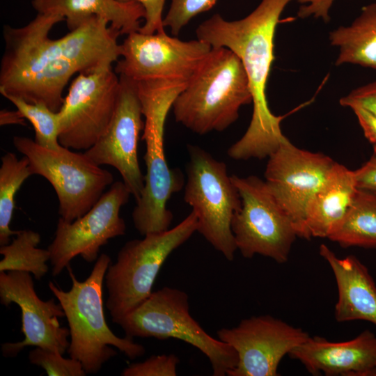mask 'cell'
<instances>
[{"label":"cell","mask_w":376,"mask_h":376,"mask_svg":"<svg viewBox=\"0 0 376 376\" xmlns=\"http://www.w3.org/2000/svg\"><path fill=\"white\" fill-rule=\"evenodd\" d=\"M179 358L173 354L153 355L125 368L123 376H176Z\"/></svg>","instance_id":"29"},{"label":"cell","mask_w":376,"mask_h":376,"mask_svg":"<svg viewBox=\"0 0 376 376\" xmlns=\"http://www.w3.org/2000/svg\"><path fill=\"white\" fill-rule=\"evenodd\" d=\"M358 122L367 140L372 144L373 152H376V115L361 107H353Z\"/></svg>","instance_id":"34"},{"label":"cell","mask_w":376,"mask_h":376,"mask_svg":"<svg viewBox=\"0 0 376 376\" xmlns=\"http://www.w3.org/2000/svg\"><path fill=\"white\" fill-rule=\"evenodd\" d=\"M252 102L249 79L240 58L226 47L210 52L175 97V120L203 135L222 132L235 123L240 109Z\"/></svg>","instance_id":"4"},{"label":"cell","mask_w":376,"mask_h":376,"mask_svg":"<svg viewBox=\"0 0 376 376\" xmlns=\"http://www.w3.org/2000/svg\"><path fill=\"white\" fill-rule=\"evenodd\" d=\"M21 113L23 117L33 125L35 142L44 148L58 150L62 145L59 143L60 114L51 110L43 104L29 103L20 97L3 94Z\"/></svg>","instance_id":"26"},{"label":"cell","mask_w":376,"mask_h":376,"mask_svg":"<svg viewBox=\"0 0 376 376\" xmlns=\"http://www.w3.org/2000/svg\"><path fill=\"white\" fill-rule=\"evenodd\" d=\"M130 195L123 182H113L83 216L72 222L59 217L54 238L47 248L53 276L60 274L78 256L88 263L94 262L101 246L110 239L125 235L126 224L120 211Z\"/></svg>","instance_id":"12"},{"label":"cell","mask_w":376,"mask_h":376,"mask_svg":"<svg viewBox=\"0 0 376 376\" xmlns=\"http://www.w3.org/2000/svg\"><path fill=\"white\" fill-rule=\"evenodd\" d=\"M37 13H55L66 21L70 31L85 19L97 16L105 19L120 35L139 31L141 19L146 17L144 8L134 1L118 0H32Z\"/></svg>","instance_id":"21"},{"label":"cell","mask_w":376,"mask_h":376,"mask_svg":"<svg viewBox=\"0 0 376 376\" xmlns=\"http://www.w3.org/2000/svg\"><path fill=\"white\" fill-rule=\"evenodd\" d=\"M0 302L5 306L16 304L22 313V332L24 339L1 345L6 357H16L24 347L35 346L62 354L70 342L69 329L62 327L59 318L65 316L61 305L54 299H40L30 273L19 271L0 272Z\"/></svg>","instance_id":"17"},{"label":"cell","mask_w":376,"mask_h":376,"mask_svg":"<svg viewBox=\"0 0 376 376\" xmlns=\"http://www.w3.org/2000/svg\"><path fill=\"white\" fill-rule=\"evenodd\" d=\"M265 182L291 219L298 237L307 239L306 219L310 203L334 166L329 156L294 146L288 139L269 157Z\"/></svg>","instance_id":"13"},{"label":"cell","mask_w":376,"mask_h":376,"mask_svg":"<svg viewBox=\"0 0 376 376\" xmlns=\"http://www.w3.org/2000/svg\"><path fill=\"white\" fill-rule=\"evenodd\" d=\"M13 143L28 158L32 174L41 175L52 185L58 198V214L66 221L88 212L113 182L112 173L84 153L63 146L58 150L46 148L26 136H15Z\"/></svg>","instance_id":"9"},{"label":"cell","mask_w":376,"mask_h":376,"mask_svg":"<svg viewBox=\"0 0 376 376\" xmlns=\"http://www.w3.org/2000/svg\"><path fill=\"white\" fill-rule=\"evenodd\" d=\"M217 0H171L169 10L163 19L164 27L177 36L183 27L195 16L210 10Z\"/></svg>","instance_id":"28"},{"label":"cell","mask_w":376,"mask_h":376,"mask_svg":"<svg viewBox=\"0 0 376 376\" xmlns=\"http://www.w3.org/2000/svg\"><path fill=\"white\" fill-rule=\"evenodd\" d=\"M110 257L101 254L90 275L79 281L68 266L72 287L63 291L52 282L49 288L61 305L70 331V341L68 347L70 357L82 364L86 374H95L102 365L116 355L110 346L116 347L129 359H134L145 354V347L129 336L119 337L108 327L105 320L102 290L103 281Z\"/></svg>","instance_id":"5"},{"label":"cell","mask_w":376,"mask_h":376,"mask_svg":"<svg viewBox=\"0 0 376 376\" xmlns=\"http://www.w3.org/2000/svg\"><path fill=\"white\" fill-rule=\"evenodd\" d=\"M63 20L58 14L37 13L23 26H3L1 95L43 104L58 112L64 102L63 90L74 75L89 73L118 61L120 33L107 20L91 16L64 36L50 38L53 26Z\"/></svg>","instance_id":"1"},{"label":"cell","mask_w":376,"mask_h":376,"mask_svg":"<svg viewBox=\"0 0 376 376\" xmlns=\"http://www.w3.org/2000/svg\"><path fill=\"white\" fill-rule=\"evenodd\" d=\"M25 121L26 119L17 109L16 111L2 109L0 111V125L1 126L13 124L26 126Z\"/></svg>","instance_id":"35"},{"label":"cell","mask_w":376,"mask_h":376,"mask_svg":"<svg viewBox=\"0 0 376 376\" xmlns=\"http://www.w3.org/2000/svg\"><path fill=\"white\" fill-rule=\"evenodd\" d=\"M293 0H261L245 17L227 21L214 14L196 29L197 39L212 48L226 47L241 60L252 95L253 114L244 134L228 150L235 160L269 157L287 138L283 134V116L272 113L266 88L274 55V39L279 18Z\"/></svg>","instance_id":"2"},{"label":"cell","mask_w":376,"mask_h":376,"mask_svg":"<svg viewBox=\"0 0 376 376\" xmlns=\"http://www.w3.org/2000/svg\"><path fill=\"white\" fill-rule=\"evenodd\" d=\"M40 242L38 233L31 230H18L8 244L1 246L0 272L19 271L31 273L37 280L47 272V261L50 260L48 249L38 248Z\"/></svg>","instance_id":"24"},{"label":"cell","mask_w":376,"mask_h":376,"mask_svg":"<svg viewBox=\"0 0 376 376\" xmlns=\"http://www.w3.org/2000/svg\"><path fill=\"white\" fill-rule=\"evenodd\" d=\"M217 337L237 354V363L228 376H277L283 357L310 336L301 328L266 315L245 318L234 327L221 328Z\"/></svg>","instance_id":"15"},{"label":"cell","mask_w":376,"mask_h":376,"mask_svg":"<svg viewBox=\"0 0 376 376\" xmlns=\"http://www.w3.org/2000/svg\"><path fill=\"white\" fill-rule=\"evenodd\" d=\"M116 324L132 338H175L195 347L209 359L214 376L228 375L237 363L235 350L200 326L190 314L188 295L177 288L152 292Z\"/></svg>","instance_id":"7"},{"label":"cell","mask_w":376,"mask_h":376,"mask_svg":"<svg viewBox=\"0 0 376 376\" xmlns=\"http://www.w3.org/2000/svg\"><path fill=\"white\" fill-rule=\"evenodd\" d=\"M367 376H376V367L373 369L371 371H370Z\"/></svg>","instance_id":"36"},{"label":"cell","mask_w":376,"mask_h":376,"mask_svg":"<svg viewBox=\"0 0 376 376\" xmlns=\"http://www.w3.org/2000/svg\"><path fill=\"white\" fill-rule=\"evenodd\" d=\"M32 173L26 156L18 159L8 152L1 157L0 167V245L10 243V237L18 231L10 229V224L15 206V195L23 182Z\"/></svg>","instance_id":"25"},{"label":"cell","mask_w":376,"mask_h":376,"mask_svg":"<svg viewBox=\"0 0 376 376\" xmlns=\"http://www.w3.org/2000/svg\"><path fill=\"white\" fill-rule=\"evenodd\" d=\"M301 3L297 11L300 18L313 17L324 22L330 20L329 10L336 0H297Z\"/></svg>","instance_id":"32"},{"label":"cell","mask_w":376,"mask_h":376,"mask_svg":"<svg viewBox=\"0 0 376 376\" xmlns=\"http://www.w3.org/2000/svg\"><path fill=\"white\" fill-rule=\"evenodd\" d=\"M329 39L338 49L336 65L354 64L376 70V3L362 7L350 25L332 30Z\"/></svg>","instance_id":"22"},{"label":"cell","mask_w":376,"mask_h":376,"mask_svg":"<svg viewBox=\"0 0 376 376\" xmlns=\"http://www.w3.org/2000/svg\"><path fill=\"white\" fill-rule=\"evenodd\" d=\"M357 188L376 194V152L359 169L354 171Z\"/></svg>","instance_id":"33"},{"label":"cell","mask_w":376,"mask_h":376,"mask_svg":"<svg viewBox=\"0 0 376 376\" xmlns=\"http://www.w3.org/2000/svg\"><path fill=\"white\" fill-rule=\"evenodd\" d=\"M123 2L134 1L140 3L145 9V23L139 31L145 34H152L164 31L162 13L166 0H118Z\"/></svg>","instance_id":"31"},{"label":"cell","mask_w":376,"mask_h":376,"mask_svg":"<svg viewBox=\"0 0 376 376\" xmlns=\"http://www.w3.org/2000/svg\"><path fill=\"white\" fill-rule=\"evenodd\" d=\"M288 356L299 361L313 375L367 376L376 367V336L365 330L343 342L310 336Z\"/></svg>","instance_id":"18"},{"label":"cell","mask_w":376,"mask_h":376,"mask_svg":"<svg viewBox=\"0 0 376 376\" xmlns=\"http://www.w3.org/2000/svg\"><path fill=\"white\" fill-rule=\"evenodd\" d=\"M241 198V206L231 221L237 249L246 258L256 254L278 263L288 260L297 236L285 210L257 176H230Z\"/></svg>","instance_id":"10"},{"label":"cell","mask_w":376,"mask_h":376,"mask_svg":"<svg viewBox=\"0 0 376 376\" xmlns=\"http://www.w3.org/2000/svg\"><path fill=\"white\" fill-rule=\"evenodd\" d=\"M328 239L343 247L376 248V194L357 189L345 218Z\"/></svg>","instance_id":"23"},{"label":"cell","mask_w":376,"mask_h":376,"mask_svg":"<svg viewBox=\"0 0 376 376\" xmlns=\"http://www.w3.org/2000/svg\"><path fill=\"white\" fill-rule=\"evenodd\" d=\"M197 217L192 210L177 226L167 230L127 242L116 261L105 274L108 298L106 306L117 323L145 301L169 255L197 231Z\"/></svg>","instance_id":"6"},{"label":"cell","mask_w":376,"mask_h":376,"mask_svg":"<svg viewBox=\"0 0 376 376\" xmlns=\"http://www.w3.org/2000/svg\"><path fill=\"white\" fill-rule=\"evenodd\" d=\"M119 79L117 104L109 125L84 153L98 166L115 168L136 202L145 183L138 159L139 134L144 122L136 81L122 75Z\"/></svg>","instance_id":"16"},{"label":"cell","mask_w":376,"mask_h":376,"mask_svg":"<svg viewBox=\"0 0 376 376\" xmlns=\"http://www.w3.org/2000/svg\"><path fill=\"white\" fill-rule=\"evenodd\" d=\"M320 256L336 279L338 299L334 315L338 322L365 320L376 325V285L368 268L355 256L338 258L325 244Z\"/></svg>","instance_id":"19"},{"label":"cell","mask_w":376,"mask_h":376,"mask_svg":"<svg viewBox=\"0 0 376 376\" xmlns=\"http://www.w3.org/2000/svg\"><path fill=\"white\" fill-rule=\"evenodd\" d=\"M122 58L114 68L134 81L164 79L187 82L212 49L201 40H181L165 31L127 35L120 44Z\"/></svg>","instance_id":"14"},{"label":"cell","mask_w":376,"mask_h":376,"mask_svg":"<svg viewBox=\"0 0 376 376\" xmlns=\"http://www.w3.org/2000/svg\"><path fill=\"white\" fill-rule=\"evenodd\" d=\"M341 106L361 107L376 115V81L359 86L339 100Z\"/></svg>","instance_id":"30"},{"label":"cell","mask_w":376,"mask_h":376,"mask_svg":"<svg viewBox=\"0 0 376 376\" xmlns=\"http://www.w3.org/2000/svg\"><path fill=\"white\" fill-rule=\"evenodd\" d=\"M119 89V76L112 66L78 74L58 111L61 145L85 150L93 146L109 125Z\"/></svg>","instance_id":"11"},{"label":"cell","mask_w":376,"mask_h":376,"mask_svg":"<svg viewBox=\"0 0 376 376\" xmlns=\"http://www.w3.org/2000/svg\"><path fill=\"white\" fill-rule=\"evenodd\" d=\"M136 83L145 117L142 140L146 147V173L143 191L132 217L135 228L144 236L169 229L173 214L166 208L167 201L184 185L180 170L171 169L168 165L164 135L167 114L187 82L150 79Z\"/></svg>","instance_id":"3"},{"label":"cell","mask_w":376,"mask_h":376,"mask_svg":"<svg viewBox=\"0 0 376 376\" xmlns=\"http://www.w3.org/2000/svg\"><path fill=\"white\" fill-rule=\"evenodd\" d=\"M62 354L36 347L29 354L33 364L42 368L49 376H84L86 375L82 364L70 357L65 359Z\"/></svg>","instance_id":"27"},{"label":"cell","mask_w":376,"mask_h":376,"mask_svg":"<svg viewBox=\"0 0 376 376\" xmlns=\"http://www.w3.org/2000/svg\"><path fill=\"white\" fill-rule=\"evenodd\" d=\"M184 200L197 217V231L228 260L237 250L231 221L241 206L227 166L199 146L188 145Z\"/></svg>","instance_id":"8"},{"label":"cell","mask_w":376,"mask_h":376,"mask_svg":"<svg viewBox=\"0 0 376 376\" xmlns=\"http://www.w3.org/2000/svg\"><path fill=\"white\" fill-rule=\"evenodd\" d=\"M357 190L354 171L336 162L309 204L306 219L307 240L329 238L345 218Z\"/></svg>","instance_id":"20"}]
</instances>
